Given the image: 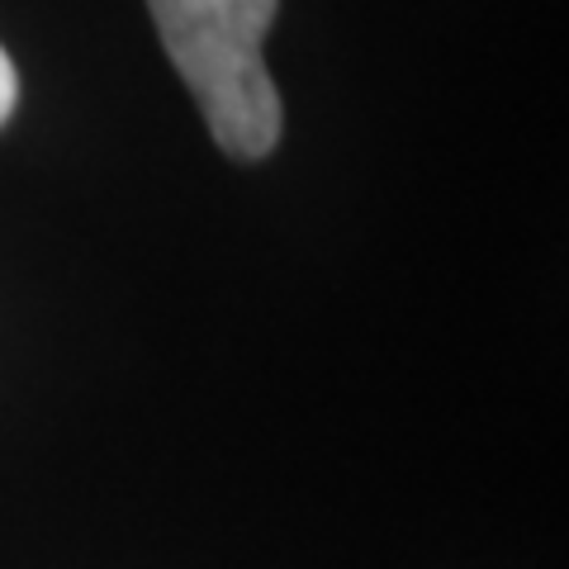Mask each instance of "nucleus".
<instances>
[{
	"instance_id": "nucleus-1",
	"label": "nucleus",
	"mask_w": 569,
	"mask_h": 569,
	"mask_svg": "<svg viewBox=\"0 0 569 569\" xmlns=\"http://www.w3.org/2000/svg\"><path fill=\"white\" fill-rule=\"evenodd\" d=\"M280 0H148L171 67L238 162H257L280 138V96L266 77L261 39Z\"/></svg>"
},
{
	"instance_id": "nucleus-2",
	"label": "nucleus",
	"mask_w": 569,
	"mask_h": 569,
	"mask_svg": "<svg viewBox=\"0 0 569 569\" xmlns=\"http://www.w3.org/2000/svg\"><path fill=\"white\" fill-rule=\"evenodd\" d=\"M14 100H20V77H14V62H10V52L0 48V123L10 119Z\"/></svg>"
}]
</instances>
